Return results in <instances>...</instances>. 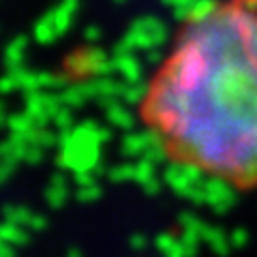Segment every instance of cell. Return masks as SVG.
<instances>
[{
	"label": "cell",
	"instance_id": "obj_1",
	"mask_svg": "<svg viewBox=\"0 0 257 257\" xmlns=\"http://www.w3.org/2000/svg\"><path fill=\"white\" fill-rule=\"evenodd\" d=\"M138 116L172 165L257 193V0H206L184 15Z\"/></svg>",
	"mask_w": 257,
	"mask_h": 257
}]
</instances>
